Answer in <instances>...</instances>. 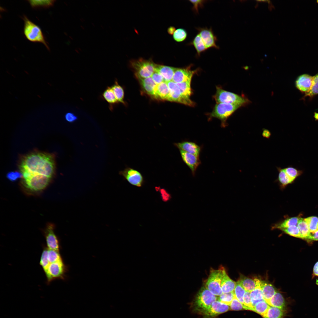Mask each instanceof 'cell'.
I'll use <instances>...</instances> for the list:
<instances>
[{"instance_id":"cell-1","label":"cell","mask_w":318,"mask_h":318,"mask_svg":"<svg viewBox=\"0 0 318 318\" xmlns=\"http://www.w3.org/2000/svg\"><path fill=\"white\" fill-rule=\"evenodd\" d=\"M19 168L22 176L40 175L51 178L55 170L54 158L47 153H32L22 159Z\"/></svg>"},{"instance_id":"cell-2","label":"cell","mask_w":318,"mask_h":318,"mask_svg":"<svg viewBox=\"0 0 318 318\" xmlns=\"http://www.w3.org/2000/svg\"><path fill=\"white\" fill-rule=\"evenodd\" d=\"M217 297L205 286L202 287L196 294L192 304L193 311L201 314L217 300Z\"/></svg>"},{"instance_id":"cell-3","label":"cell","mask_w":318,"mask_h":318,"mask_svg":"<svg viewBox=\"0 0 318 318\" xmlns=\"http://www.w3.org/2000/svg\"><path fill=\"white\" fill-rule=\"evenodd\" d=\"M24 21V33L29 41L43 44L48 49L49 48L40 27L34 23L25 15L22 18Z\"/></svg>"},{"instance_id":"cell-4","label":"cell","mask_w":318,"mask_h":318,"mask_svg":"<svg viewBox=\"0 0 318 318\" xmlns=\"http://www.w3.org/2000/svg\"><path fill=\"white\" fill-rule=\"evenodd\" d=\"M130 64L136 75L140 79L151 77L155 72L156 64L150 59L146 60L140 58L132 60L130 61Z\"/></svg>"},{"instance_id":"cell-5","label":"cell","mask_w":318,"mask_h":318,"mask_svg":"<svg viewBox=\"0 0 318 318\" xmlns=\"http://www.w3.org/2000/svg\"><path fill=\"white\" fill-rule=\"evenodd\" d=\"M241 106L238 105L227 103H216L210 114V118L218 119L221 121V127H225L227 125L226 121L228 118Z\"/></svg>"},{"instance_id":"cell-6","label":"cell","mask_w":318,"mask_h":318,"mask_svg":"<svg viewBox=\"0 0 318 318\" xmlns=\"http://www.w3.org/2000/svg\"><path fill=\"white\" fill-rule=\"evenodd\" d=\"M224 268L221 266L217 269H210L205 287L211 293L218 297L222 293L221 284Z\"/></svg>"},{"instance_id":"cell-7","label":"cell","mask_w":318,"mask_h":318,"mask_svg":"<svg viewBox=\"0 0 318 318\" xmlns=\"http://www.w3.org/2000/svg\"><path fill=\"white\" fill-rule=\"evenodd\" d=\"M214 98L217 103H224L242 106L248 102L246 99L234 93L217 87Z\"/></svg>"},{"instance_id":"cell-8","label":"cell","mask_w":318,"mask_h":318,"mask_svg":"<svg viewBox=\"0 0 318 318\" xmlns=\"http://www.w3.org/2000/svg\"><path fill=\"white\" fill-rule=\"evenodd\" d=\"M25 186L33 191H39L45 188L51 178L40 175H29L23 176Z\"/></svg>"},{"instance_id":"cell-9","label":"cell","mask_w":318,"mask_h":318,"mask_svg":"<svg viewBox=\"0 0 318 318\" xmlns=\"http://www.w3.org/2000/svg\"><path fill=\"white\" fill-rule=\"evenodd\" d=\"M166 82L170 91L168 100L179 102L190 106L195 105V103L190 98L182 95L176 83L172 81Z\"/></svg>"},{"instance_id":"cell-10","label":"cell","mask_w":318,"mask_h":318,"mask_svg":"<svg viewBox=\"0 0 318 318\" xmlns=\"http://www.w3.org/2000/svg\"><path fill=\"white\" fill-rule=\"evenodd\" d=\"M66 271V267L62 260L51 263L44 271L48 283L54 279L63 278Z\"/></svg>"},{"instance_id":"cell-11","label":"cell","mask_w":318,"mask_h":318,"mask_svg":"<svg viewBox=\"0 0 318 318\" xmlns=\"http://www.w3.org/2000/svg\"><path fill=\"white\" fill-rule=\"evenodd\" d=\"M131 185L138 187H141L143 184L144 180L141 173L138 170L130 167H127L119 172Z\"/></svg>"},{"instance_id":"cell-12","label":"cell","mask_w":318,"mask_h":318,"mask_svg":"<svg viewBox=\"0 0 318 318\" xmlns=\"http://www.w3.org/2000/svg\"><path fill=\"white\" fill-rule=\"evenodd\" d=\"M197 30L207 49L212 48L219 49L216 44L217 38L211 28H198Z\"/></svg>"},{"instance_id":"cell-13","label":"cell","mask_w":318,"mask_h":318,"mask_svg":"<svg viewBox=\"0 0 318 318\" xmlns=\"http://www.w3.org/2000/svg\"><path fill=\"white\" fill-rule=\"evenodd\" d=\"M230 310L229 306L216 300L201 315L203 318H213Z\"/></svg>"},{"instance_id":"cell-14","label":"cell","mask_w":318,"mask_h":318,"mask_svg":"<svg viewBox=\"0 0 318 318\" xmlns=\"http://www.w3.org/2000/svg\"><path fill=\"white\" fill-rule=\"evenodd\" d=\"M54 226L48 224L44 230V234L47 248L49 249L59 251V245L58 239L54 231Z\"/></svg>"},{"instance_id":"cell-15","label":"cell","mask_w":318,"mask_h":318,"mask_svg":"<svg viewBox=\"0 0 318 318\" xmlns=\"http://www.w3.org/2000/svg\"><path fill=\"white\" fill-rule=\"evenodd\" d=\"M182 160L191 170L193 176L201 163L199 156L179 150Z\"/></svg>"},{"instance_id":"cell-16","label":"cell","mask_w":318,"mask_h":318,"mask_svg":"<svg viewBox=\"0 0 318 318\" xmlns=\"http://www.w3.org/2000/svg\"><path fill=\"white\" fill-rule=\"evenodd\" d=\"M314 76L305 74L299 76L295 82L296 87L305 94L309 92L312 87Z\"/></svg>"},{"instance_id":"cell-17","label":"cell","mask_w":318,"mask_h":318,"mask_svg":"<svg viewBox=\"0 0 318 318\" xmlns=\"http://www.w3.org/2000/svg\"><path fill=\"white\" fill-rule=\"evenodd\" d=\"M190 67L191 66H189L186 68H177L172 81L178 83L191 80L196 71L191 70Z\"/></svg>"},{"instance_id":"cell-18","label":"cell","mask_w":318,"mask_h":318,"mask_svg":"<svg viewBox=\"0 0 318 318\" xmlns=\"http://www.w3.org/2000/svg\"><path fill=\"white\" fill-rule=\"evenodd\" d=\"M174 144L179 150L199 156L201 148L194 142L185 141L175 143Z\"/></svg>"},{"instance_id":"cell-19","label":"cell","mask_w":318,"mask_h":318,"mask_svg":"<svg viewBox=\"0 0 318 318\" xmlns=\"http://www.w3.org/2000/svg\"><path fill=\"white\" fill-rule=\"evenodd\" d=\"M176 68L165 65L156 64L155 71L163 77L164 82H168L172 80Z\"/></svg>"},{"instance_id":"cell-20","label":"cell","mask_w":318,"mask_h":318,"mask_svg":"<svg viewBox=\"0 0 318 318\" xmlns=\"http://www.w3.org/2000/svg\"><path fill=\"white\" fill-rule=\"evenodd\" d=\"M236 285V282L231 279L227 274L224 268L221 284L223 293L233 292Z\"/></svg>"},{"instance_id":"cell-21","label":"cell","mask_w":318,"mask_h":318,"mask_svg":"<svg viewBox=\"0 0 318 318\" xmlns=\"http://www.w3.org/2000/svg\"><path fill=\"white\" fill-rule=\"evenodd\" d=\"M267 303L270 306L277 307L285 312L287 309V304L285 299L278 291Z\"/></svg>"},{"instance_id":"cell-22","label":"cell","mask_w":318,"mask_h":318,"mask_svg":"<svg viewBox=\"0 0 318 318\" xmlns=\"http://www.w3.org/2000/svg\"><path fill=\"white\" fill-rule=\"evenodd\" d=\"M254 279L256 281V286L255 288L250 292L253 308L258 302L265 301L261 288V280L257 278H255Z\"/></svg>"},{"instance_id":"cell-23","label":"cell","mask_w":318,"mask_h":318,"mask_svg":"<svg viewBox=\"0 0 318 318\" xmlns=\"http://www.w3.org/2000/svg\"><path fill=\"white\" fill-rule=\"evenodd\" d=\"M154 92L155 98L168 100L170 91L167 82L164 81L156 85L154 89Z\"/></svg>"},{"instance_id":"cell-24","label":"cell","mask_w":318,"mask_h":318,"mask_svg":"<svg viewBox=\"0 0 318 318\" xmlns=\"http://www.w3.org/2000/svg\"><path fill=\"white\" fill-rule=\"evenodd\" d=\"M261 286L264 300L267 302L277 291L271 284L261 280Z\"/></svg>"},{"instance_id":"cell-25","label":"cell","mask_w":318,"mask_h":318,"mask_svg":"<svg viewBox=\"0 0 318 318\" xmlns=\"http://www.w3.org/2000/svg\"><path fill=\"white\" fill-rule=\"evenodd\" d=\"M299 219V218L298 217L287 218L273 224L271 226V229L273 230L277 229L280 230L291 226H297Z\"/></svg>"},{"instance_id":"cell-26","label":"cell","mask_w":318,"mask_h":318,"mask_svg":"<svg viewBox=\"0 0 318 318\" xmlns=\"http://www.w3.org/2000/svg\"><path fill=\"white\" fill-rule=\"evenodd\" d=\"M277 168L278 172V175L276 181L278 182L280 188L283 189L287 185L292 183L294 181L286 174L284 168L278 167Z\"/></svg>"},{"instance_id":"cell-27","label":"cell","mask_w":318,"mask_h":318,"mask_svg":"<svg viewBox=\"0 0 318 318\" xmlns=\"http://www.w3.org/2000/svg\"><path fill=\"white\" fill-rule=\"evenodd\" d=\"M139 80L145 92L148 95L155 97L154 89L156 84L151 77Z\"/></svg>"},{"instance_id":"cell-28","label":"cell","mask_w":318,"mask_h":318,"mask_svg":"<svg viewBox=\"0 0 318 318\" xmlns=\"http://www.w3.org/2000/svg\"><path fill=\"white\" fill-rule=\"evenodd\" d=\"M244 289L246 291L251 292L256 287V284L255 280L244 276L240 275L237 281Z\"/></svg>"},{"instance_id":"cell-29","label":"cell","mask_w":318,"mask_h":318,"mask_svg":"<svg viewBox=\"0 0 318 318\" xmlns=\"http://www.w3.org/2000/svg\"><path fill=\"white\" fill-rule=\"evenodd\" d=\"M189 44L193 45V46L196 50L197 54L198 56H200L201 53L207 50L201 37L198 33L192 41L189 43Z\"/></svg>"},{"instance_id":"cell-30","label":"cell","mask_w":318,"mask_h":318,"mask_svg":"<svg viewBox=\"0 0 318 318\" xmlns=\"http://www.w3.org/2000/svg\"><path fill=\"white\" fill-rule=\"evenodd\" d=\"M285 311L277 307L270 306L264 318H283Z\"/></svg>"},{"instance_id":"cell-31","label":"cell","mask_w":318,"mask_h":318,"mask_svg":"<svg viewBox=\"0 0 318 318\" xmlns=\"http://www.w3.org/2000/svg\"><path fill=\"white\" fill-rule=\"evenodd\" d=\"M31 6L34 8H48L52 6L55 0H28Z\"/></svg>"},{"instance_id":"cell-32","label":"cell","mask_w":318,"mask_h":318,"mask_svg":"<svg viewBox=\"0 0 318 318\" xmlns=\"http://www.w3.org/2000/svg\"><path fill=\"white\" fill-rule=\"evenodd\" d=\"M102 95L104 99L110 105L118 102L111 87H108L103 92Z\"/></svg>"},{"instance_id":"cell-33","label":"cell","mask_w":318,"mask_h":318,"mask_svg":"<svg viewBox=\"0 0 318 318\" xmlns=\"http://www.w3.org/2000/svg\"><path fill=\"white\" fill-rule=\"evenodd\" d=\"M297 226L299 229L303 238L307 239L310 235V232L304 218H299Z\"/></svg>"},{"instance_id":"cell-34","label":"cell","mask_w":318,"mask_h":318,"mask_svg":"<svg viewBox=\"0 0 318 318\" xmlns=\"http://www.w3.org/2000/svg\"><path fill=\"white\" fill-rule=\"evenodd\" d=\"M270 306L265 301H261L257 303L254 306L253 308L252 311L263 317L266 313Z\"/></svg>"},{"instance_id":"cell-35","label":"cell","mask_w":318,"mask_h":318,"mask_svg":"<svg viewBox=\"0 0 318 318\" xmlns=\"http://www.w3.org/2000/svg\"><path fill=\"white\" fill-rule=\"evenodd\" d=\"M191 80H189L185 82L177 83L182 95L189 98L192 93L191 87Z\"/></svg>"},{"instance_id":"cell-36","label":"cell","mask_w":318,"mask_h":318,"mask_svg":"<svg viewBox=\"0 0 318 318\" xmlns=\"http://www.w3.org/2000/svg\"><path fill=\"white\" fill-rule=\"evenodd\" d=\"M111 87L118 102L124 103V91L122 87L116 81Z\"/></svg>"},{"instance_id":"cell-37","label":"cell","mask_w":318,"mask_h":318,"mask_svg":"<svg viewBox=\"0 0 318 318\" xmlns=\"http://www.w3.org/2000/svg\"><path fill=\"white\" fill-rule=\"evenodd\" d=\"M304 219L308 226L310 232L318 231V218L311 216Z\"/></svg>"},{"instance_id":"cell-38","label":"cell","mask_w":318,"mask_h":318,"mask_svg":"<svg viewBox=\"0 0 318 318\" xmlns=\"http://www.w3.org/2000/svg\"><path fill=\"white\" fill-rule=\"evenodd\" d=\"M280 230L290 236L296 238H303L299 229L297 226H291Z\"/></svg>"},{"instance_id":"cell-39","label":"cell","mask_w":318,"mask_h":318,"mask_svg":"<svg viewBox=\"0 0 318 318\" xmlns=\"http://www.w3.org/2000/svg\"><path fill=\"white\" fill-rule=\"evenodd\" d=\"M234 296L233 292L228 293H222L217 297V300L223 304L229 306Z\"/></svg>"},{"instance_id":"cell-40","label":"cell","mask_w":318,"mask_h":318,"mask_svg":"<svg viewBox=\"0 0 318 318\" xmlns=\"http://www.w3.org/2000/svg\"><path fill=\"white\" fill-rule=\"evenodd\" d=\"M187 36L186 31L183 28H178L176 29L173 34L174 40L177 42H181L185 40Z\"/></svg>"},{"instance_id":"cell-41","label":"cell","mask_w":318,"mask_h":318,"mask_svg":"<svg viewBox=\"0 0 318 318\" xmlns=\"http://www.w3.org/2000/svg\"><path fill=\"white\" fill-rule=\"evenodd\" d=\"M233 292L237 299L243 304V298L246 291L238 281L236 282Z\"/></svg>"},{"instance_id":"cell-42","label":"cell","mask_w":318,"mask_h":318,"mask_svg":"<svg viewBox=\"0 0 318 318\" xmlns=\"http://www.w3.org/2000/svg\"><path fill=\"white\" fill-rule=\"evenodd\" d=\"M284 169L286 174L294 181L303 172L302 170H298L292 166H289Z\"/></svg>"},{"instance_id":"cell-43","label":"cell","mask_w":318,"mask_h":318,"mask_svg":"<svg viewBox=\"0 0 318 318\" xmlns=\"http://www.w3.org/2000/svg\"><path fill=\"white\" fill-rule=\"evenodd\" d=\"M48 248L47 247L44 248L40 259L39 264L44 271L47 268L50 264L48 259Z\"/></svg>"},{"instance_id":"cell-44","label":"cell","mask_w":318,"mask_h":318,"mask_svg":"<svg viewBox=\"0 0 318 318\" xmlns=\"http://www.w3.org/2000/svg\"><path fill=\"white\" fill-rule=\"evenodd\" d=\"M230 310L234 311H239L243 310H248V308L240 302L236 297L235 295L229 306Z\"/></svg>"},{"instance_id":"cell-45","label":"cell","mask_w":318,"mask_h":318,"mask_svg":"<svg viewBox=\"0 0 318 318\" xmlns=\"http://www.w3.org/2000/svg\"><path fill=\"white\" fill-rule=\"evenodd\" d=\"M48 259L49 262L52 263L62 260L59 251L48 249Z\"/></svg>"},{"instance_id":"cell-46","label":"cell","mask_w":318,"mask_h":318,"mask_svg":"<svg viewBox=\"0 0 318 318\" xmlns=\"http://www.w3.org/2000/svg\"><path fill=\"white\" fill-rule=\"evenodd\" d=\"M318 94V73L314 76L313 83L311 90L305 94L303 98L309 96L310 97Z\"/></svg>"},{"instance_id":"cell-47","label":"cell","mask_w":318,"mask_h":318,"mask_svg":"<svg viewBox=\"0 0 318 318\" xmlns=\"http://www.w3.org/2000/svg\"><path fill=\"white\" fill-rule=\"evenodd\" d=\"M243 304L248 308L249 310H252V306L250 292L246 291L243 298Z\"/></svg>"},{"instance_id":"cell-48","label":"cell","mask_w":318,"mask_h":318,"mask_svg":"<svg viewBox=\"0 0 318 318\" xmlns=\"http://www.w3.org/2000/svg\"><path fill=\"white\" fill-rule=\"evenodd\" d=\"M189 1L193 4L192 9L196 13H198V9L199 8L203 7L204 3L206 1L202 0H190Z\"/></svg>"},{"instance_id":"cell-49","label":"cell","mask_w":318,"mask_h":318,"mask_svg":"<svg viewBox=\"0 0 318 318\" xmlns=\"http://www.w3.org/2000/svg\"><path fill=\"white\" fill-rule=\"evenodd\" d=\"M7 178L12 181H14L22 177L21 172L18 171H12L9 172L7 174Z\"/></svg>"},{"instance_id":"cell-50","label":"cell","mask_w":318,"mask_h":318,"mask_svg":"<svg viewBox=\"0 0 318 318\" xmlns=\"http://www.w3.org/2000/svg\"><path fill=\"white\" fill-rule=\"evenodd\" d=\"M154 82L158 85L164 82V79L162 76L158 72L155 71L151 76Z\"/></svg>"},{"instance_id":"cell-51","label":"cell","mask_w":318,"mask_h":318,"mask_svg":"<svg viewBox=\"0 0 318 318\" xmlns=\"http://www.w3.org/2000/svg\"><path fill=\"white\" fill-rule=\"evenodd\" d=\"M159 191L160 193L162 200L164 202L168 201L171 198V195L165 189H160Z\"/></svg>"},{"instance_id":"cell-52","label":"cell","mask_w":318,"mask_h":318,"mask_svg":"<svg viewBox=\"0 0 318 318\" xmlns=\"http://www.w3.org/2000/svg\"><path fill=\"white\" fill-rule=\"evenodd\" d=\"M66 120L70 122H72L77 119V117L73 113L69 112L66 114L65 115Z\"/></svg>"},{"instance_id":"cell-53","label":"cell","mask_w":318,"mask_h":318,"mask_svg":"<svg viewBox=\"0 0 318 318\" xmlns=\"http://www.w3.org/2000/svg\"><path fill=\"white\" fill-rule=\"evenodd\" d=\"M311 241H318V231L310 232V235L307 239Z\"/></svg>"},{"instance_id":"cell-54","label":"cell","mask_w":318,"mask_h":318,"mask_svg":"<svg viewBox=\"0 0 318 318\" xmlns=\"http://www.w3.org/2000/svg\"><path fill=\"white\" fill-rule=\"evenodd\" d=\"M270 132L268 130L264 129L263 130L262 135L264 138H269L271 135Z\"/></svg>"},{"instance_id":"cell-55","label":"cell","mask_w":318,"mask_h":318,"mask_svg":"<svg viewBox=\"0 0 318 318\" xmlns=\"http://www.w3.org/2000/svg\"><path fill=\"white\" fill-rule=\"evenodd\" d=\"M313 274L318 276V261L315 264L313 269Z\"/></svg>"},{"instance_id":"cell-56","label":"cell","mask_w":318,"mask_h":318,"mask_svg":"<svg viewBox=\"0 0 318 318\" xmlns=\"http://www.w3.org/2000/svg\"><path fill=\"white\" fill-rule=\"evenodd\" d=\"M175 30V27L173 26H170L168 28L167 30V32L170 35H172L173 34Z\"/></svg>"}]
</instances>
